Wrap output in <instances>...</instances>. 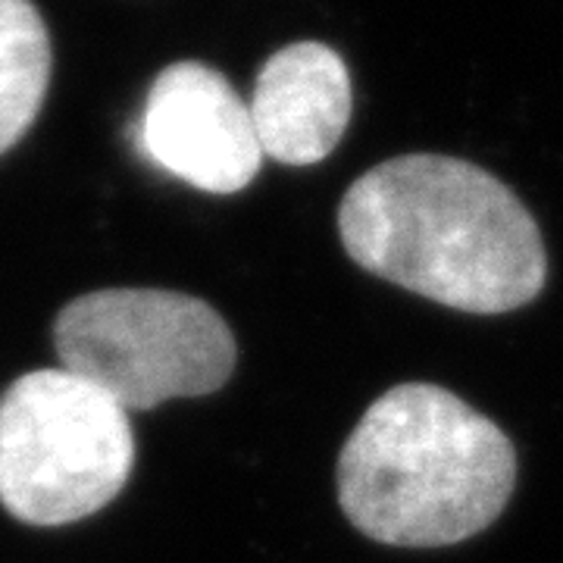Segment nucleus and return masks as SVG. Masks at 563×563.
<instances>
[{
	"mask_svg": "<svg viewBox=\"0 0 563 563\" xmlns=\"http://www.w3.org/2000/svg\"><path fill=\"white\" fill-rule=\"evenodd\" d=\"M339 235L376 279L461 313H510L548 282L529 207L461 157L404 154L366 169L339 203Z\"/></svg>",
	"mask_w": 563,
	"mask_h": 563,
	"instance_id": "1",
	"label": "nucleus"
},
{
	"mask_svg": "<svg viewBox=\"0 0 563 563\" xmlns=\"http://www.w3.org/2000/svg\"><path fill=\"white\" fill-rule=\"evenodd\" d=\"M335 483L342 514L366 539L448 548L501 517L517 485V448L454 391L404 383L351 429Z\"/></svg>",
	"mask_w": 563,
	"mask_h": 563,
	"instance_id": "2",
	"label": "nucleus"
},
{
	"mask_svg": "<svg viewBox=\"0 0 563 563\" xmlns=\"http://www.w3.org/2000/svg\"><path fill=\"white\" fill-rule=\"evenodd\" d=\"M135 466L129 413L101 388L54 366L25 373L0 398V504L25 526L101 514Z\"/></svg>",
	"mask_w": 563,
	"mask_h": 563,
	"instance_id": "3",
	"label": "nucleus"
},
{
	"mask_svg": "<svg viewBox=\"0 0 563 563\" xmlns=\"http://www.w3.org/2000/svg\"><path fill=\"white\" fill-rule=\"evenodd\" d=\"M63 369L101 388L122 410L203 398L232 379L239 344L220 310L163 288H101L54 320Z\"/></svg>",
	"mask_w": 563,
	"mask_h": 563,
	"instance_id": "4",
	"label": "nucleus"
},
{
	"mask_svg": "<svg viewBox=\"0 0 563 563\" xmlns=\"http://www.w3.org/2000/svg\"><path fill=\"white\" fill-rule=\"evenodd\" d=\"M139 147L163 173L207 195H239L263 166L247 103L222 73L198 60L173 63L154 79Z\"/></svg>",
	"mask_w": 563,
	"mask_h": 563,
	"instance_id": "5",
	"label": "nucleus"
},
{
	"mask_svg": "<svg viewBox=\"0 0 563 563\" xmlns=\"http://www.w3.org/2000/svg\"><path fill=\"white\" fill-rule=\"evenodd\" d=\"M247 110L263 157L285 166L322 163L354 110L347 66L329 44L295 41L263 63Z\"/></svg>",
	"mask_w": 563,
	"mask_h": 563,
	"instance_id": "6",
	"label": "nucleus"
},
{
	"mask_svg": "<svg viewBox=\"0 0 563 563\" xmlns=\"http://www.w3.org/2000/svg\"><path fill=\"white\" fill-rule=\"evenodd\" d=\"M51 35L32 0H0V154L32 129L51 85Z\"/></svg>",
	"mask_w": 563,
	"mask_h": 563,
	"instance_id": "7",
	"label": "nucleus"
}]
</instances>
